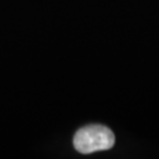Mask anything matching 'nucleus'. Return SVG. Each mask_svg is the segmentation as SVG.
Instances as JSON below:
<instances>
[{
	"label": "nucleus",
	"mask_w": 159,
	"mask_h": 159,
	"mask_svg": "<svg viewBox=\"0 0 159 159\" xmlns=\"http://www.w3.org/2000/svg\"><path fill=\"white\" fill-rule=\"evenodd\" d=\"M75 150L83 154L108 150L114 145V134L108 127L90 125L77 131L73 138Z\"/></svg>",
	"instance_id": "obj_1"
}]
</instances>
